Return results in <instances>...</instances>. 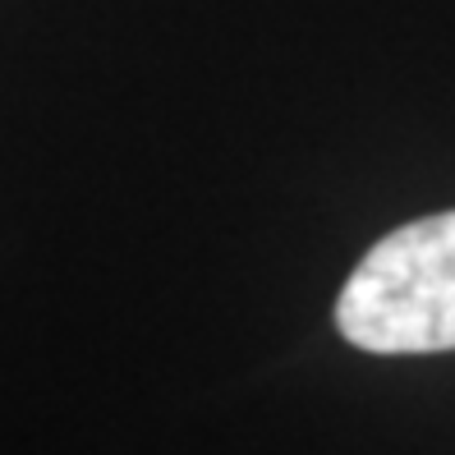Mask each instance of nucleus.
Here are the masks:
<instances>
[{"mask_svg": "<svg viewBox=\"0 0 455 455\" xmlns=\"http://www.w3.org/2000/svg\"><path fill=\"white\" fill-rule=\"evenodd\" d=\"M336 331L368 355L455 350V212L378 239L336 299Z\"/></svg>", "mask_w": 455, "mask_h": 455, "instance_id": "nucleus-1", "label": "nucleus"}]
</instances>
